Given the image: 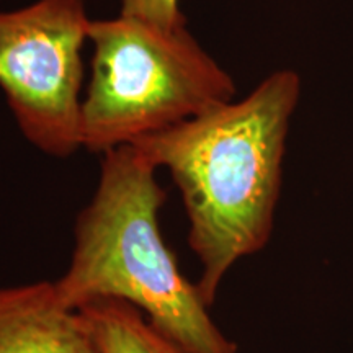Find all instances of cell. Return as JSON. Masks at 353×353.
Here are the masks:
<instances>
[{
  "label": "cell",
  "instance_id": "277c9868",
  "mask_svg": "<svg viewBox=\"0 0 353 353\" xmlns=\"http://www.w3.org/2000/svg\"><path fill=\"white\" fill-rule=\"evenodd\" d=\"M85 0H38L0 12V88L20 131L39 151L69 157L82 148Z\"/></svg>",
  "mask_w": 353,
  "mask_h": 353
},
{
  "label": "cell",
  "instance_id": "6da1fadb",
  "mask_svg": "<svg viewBox=\"0 0 353 353\" xmlns=\"http://www.w3.org/2000/svg\"><path fill=\"white\" fill-rule=\"evenodd\" d=\"M301 95L294 70H276L241 101H228L136 139L182 193L196 286L211 306L228 272L270 241L290 121Z\"/></svg>",
  "mask_w": 353,
  "mask_h": 353
},
{
  "label": "cell",
  "instance_id": "3957f363",
  "mask_svg": "<svg viewBox=\"0 0 353 353\" xmlns=\"http://www.w3.org/2000/svg\"><path fill=\"white\" fill-rule=\"evenodd\" d=\"M92 74L82 99V148L105 154L228 103L232 77L187 25L165 28L128 15L90 20Z\"/></svg>",
  "mask_w": 353,
  "mask_h": 353
},
{
  "label": "cell",
  "instance_id": "7a4b0ae2",
  "mask_svg": "<svg viewBox=\"0 0 353 353\" xmlns=\"http://www.w3.org/2000/svg\"><path fill=\"white\" fill-rule=\"evenodd\" d=\"M156 172L132 144L101 154L99 185L74 226L69 265L52 281L57 298L76 311L118 299L190 353H241L165 244L159 213L167 195Z\"/></svg>",
  "mask_w": 353,
  "mask_h": 353
},
{
  "label": "cell",
  "instance_id": "8992f818",
  "mask_svg": "<svg viewBox=\"0 0 353 353\" xmlns=\"http://www.w3.org/2000/svg\"><path fill=\"white\" fill-rule=\"evenodd\" d=\"M77 311L94 335L100 353H190L128 303L97 299Z\"/></svg>",
  "mask_w": 353,
  "mask_h": 353
},
{
  "label": "cell",
  "instance_id": "5b68a950",
  "mask_svg": "<svg viewBox=\"0 0 353 353\" xmlns=\"http://www.w3.org/2000/svg\"><path fill=\"white\" fill-rule=\"evenodd\" d=\"M0 353H100L82 314L52 281L0 286Z\"/></svg>",
  "mask_w": 353,
  "mask_h": 353
},
{
  "label": "cell",
  "instance_id": "52a82bcc",
  "mask_svg": "<svg viewBox=\"0 0 353 353\" xmlns=\"http://www.w3.org/2000/svg\"><path fill=\"white\" fill-rule=\"evenodd\" d=\"M179 2L180 0H121V15L165 28H176L187 25Z\"/></svg>",
  "mask_w": 353,
  "mask_h": 353
}]
</instances>
